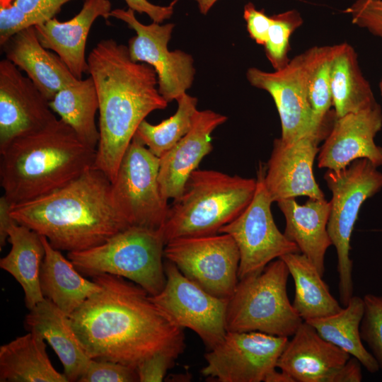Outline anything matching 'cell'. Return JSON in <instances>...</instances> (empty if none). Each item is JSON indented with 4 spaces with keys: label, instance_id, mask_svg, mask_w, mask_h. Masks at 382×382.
<instances>
[{
    "label": "cell",
    "instance_id": "obj_1",
    "mask_svg": "<svg viewBox=\"0 0 382 382\" xmlns=\"http://www.w3.org/2000/svg\"><path fill=\"white\" fill-rule=\"evenodd\" d=\"M92 279L100 289L69 316L91 359L137 369L160 352H183V329L155 304L145 289L110 274H97Z\"/></svg>",
    "mask_w": 382,
    "mask_h": 382
},
{
    "label": "cell",
    "instance_id": "obj_2",
    "mask_svg": "<svg viewBox=\"0 0 382 382\" xmlns=\"http://www.w3.org/2000/svg\"><path fill=\"white\" fill-rule=\"evenodd\" d=\"M87 62L99 102L100 139L94 166L112 182L140 123L168 103L156 87L154 69L133 61L127 46L112 38L102 40Z\"/></svg>",
    "mask_w": 382,
    "mask_h": 382
},
{
    "label": "cell",
    "instance_id": "obj_3",
    "mask_svg": "<svg viewBox=\"0 0 382 382\" xmlns=\"http://www.w3.org/2000/svg\"><path fill=\"white\" fill-rule=\"evenodd\" d=\"M10 213L18 224L68 253L98 246L131 226L114 202L111 181L94 166L53 192L12 204Z\"/></svg>",
    "mask_w": 382,
    "mask_h": 382
},
{
    "label": "cell",
    "instance_id": "obj_4",
    "mask_svg": "<svg viewBox=\"0 0 382 382\" xmlns=\"http://www.w3.org/2000/svg\"><path fill=\"white\" fill-rule=\"evenodd\" d=\"M0 183L11 204L53 192L94 166L96 149L57 119L0 150Z\"/></svg>",
    "mask_w": 382,
    "mask_h": 382
},
{
    "label": "cell",
    "instance_id": "obj_5",
    "mask_svg": "<svg viewBox=\"0 0 382 382\" xmlns=\"http://www.w3.org/2000/svg\"><path fill=\"white\" fill-rule=\"evenodd\" d=\"M256 186V179L195 170L182 194L169 205L160 228L165 244L178 238L218 233L247 207Z\"/></svg>",
    "mask_w": 382,
    "mask_h": 382
},
{
    "label": "cell",
    "instance_id": "obj_6",
    "mask_svg": "<svg viewBox=\"0 0 382 382\" xmlns=\"http://www.w3.org/2000/svg\"><path fill=\"white\" fill-rule=\"evenodd\" d=\"M165 245L160 229L132 226L98 246L69 252L67 257L84 275L122 277L155 296L166 282L163 262Z\"/></svg>",
    "mask_w": 382,
    "mask_h": 382
},
{
    "label": "cell",
    "instance_id": "obj_7",
    "mask_svg": "<svg viewBox=\"0 0 382 382\" xmlns=\"http://www.w3.org/2000/svg\"><path fill=\"white\" fill-rule=\"evenodd\" d=\"M289 274L286 263L277 258L260 272L239 279L228 299L227 331L293 336L303 320L287 295Z\"/></svg>",
    "mask_w": 382,
    "mask_h": 382
},
{
    "label": "cell",
    "instance_id": "obj_8",
    "mask_svg": "<svg viewBox=\"0 0 382 382\" xmlns=\"http://www.w3.org/2000/svg\"><path fill=\"white\" fill-rule=\"evenodd\" d=\"M324 180L332 192L327 230L337 252L340 301L345 306L353 296L352 233L363 203L382 189V173L360 158L344 169L328 170Z\"/></svg>",
    "mask_w": 382,
    "mask_h": 382
},
{
    "label": "cell",
    "instance_id": "obj_9",
    "mask_svg": "<svg viewBox=\"0 0 382 382\" xmlns=\"http://www.w3.org/2000/svg\"><path fill=\"white\" fill-rule=\"evenodd\" d=\"M160 158L133 137L111 182L114 202L129 224L160 229L169 204L158 182Z\"/></svg>",
    "mask_w": 382,
    "mask_h": 382
},
{
    "label": "cell",
    "instance_id": "obj_10",
    "mask_svg": "<svg viewBox=\"0 0 382 382\" xmlns=\"http://www.w3.org/2000/svg\"><path fill=\"white\" fill-rule=\"evenodd\" d=\"M265 168L261 163L253 199L233 221L219 233L230 235L240 254L238 279L260 272L270 262L291 253H299L276 226L271 212L273 202L265 183ZM301 253V252H300Z\"/></svg>",
    "mask_w": 382,
    "mask_h": 382
},
{
    "label": "cell",
    "instance_id": "obj_11",
    "mask_svg": "<svg viewBox=\"0 0 382 382\" xmlns=\"http://www.w3.org/2000/svg\"><path fill=\"white\" fill-rule=\"evenodd\" d=\"M164 257L187 278L219 298L229 299L239 281V250L227 233L171 240L165 245Z\"/></svg>",
    "mask_w": 382,
    "mask_h": 382
},
{
    "label": "cell",
    "instance_id": "obj_12",
    "mask_svg": "<svg viewBox=\"0 0 382 382\" xmlns=\"http://www.w3.org/2000/svg\"><path fill=\"white\" fill-rule=\"evenodd\" d=\"M246 77L253 86L266 91L273 98L281 121L283 141L292 143L307 136L323 141L328 137L336 117L324 122L316 118L308 97L303 53L272 72L251 67Z\"/></svg>",
    "mask_w": 382,
    "mask_h": 382
},
{
    "label": "cell",
    "instance_id": "obj_13",
    "mask_svg": "<svg viewBox=\"0 0 382 382\" xmlns=\"http://www.w3.org/2000/svg\"><path fill=\"white\" fill-rule=\"evenodd\" d=\"M166 282L152 301L181 328L193 330L208 350L226 332L228 299L216 297L187 278L170 261L164 262Z\"/></svg>",
    "mask_w": 382,
    "mask_h": 382
},
{
    "label": "cell",
    "instance_id": "obj_14",
    "mask_svg": "<svg viewBox=\"0 0 382 382\" xmlns=\"http://www.w3.org/2000/svg\"><path fill=\"white\" fill-rule=\"evenodd\" d=\"M110 17L124 21L136 32V35L128 42L129 56L133 61L146 63L154 69L158 91L165 100L168 103L176 100L185 93L194 80V60L190 54L182 50H168V44L175 25H161L156 22L143 24L129 8L113 9Z\"/></svg>",
    "mask_w": 382,
    "mask_h": 382
},
{
    "label": "cell",
    "instance_id": "obj_15",
    "mask_svg": "<svg viewBox=\"0 0 382 382\" xmlns=\"http://www.w3.org/2000/svg\"><path fill=\"white\" fill-rule=\"evenodd\" d=\"M288 337L257 331H227L224 340L204 358L203 376L219 382H261L277 368Z\"/></svg>",
    "mask_w": 382,
    "mask_h": 382
},
{
    "label": "cell",
    "instance_id": "obj_16",
    "mask_svg": "<svg viewBox=\"0 0 382 382\" xmlns=\"http://www.w3.org/2000/svg\"><path fill=\"white\" fill-rule=\"evenodd\" d=\"M50 101L14 64L0 61V150L54 121Z\"/></svg>",
    "mask_w": 382,
    "mask_h": 382
},
{
    "label": "cell",
    "instance_id": "obj_17",
    "mask_svg": "<svg viewBox=\"0 0 382 382\" xmlns=\"http://www.w3.org/2000/svg\"><path fill=\"white\" fill-rule=\"evenodd\" d=\"M382 127V110L374 106L336 117L318 152L320 168L339 170L352 161L366 158L375 166H382V147L374 138Z\"/></svg>",
    "mask_w": 382,
    "mask_h": 382
},
{
    "label": "cell",
    "instance_id": "obj_18",
    "mask_svg": "<svg viewBox=\"0 0 382 382\" xmlns=\"http://www.w3.org/2000/svg\"><path fill=\"white\" fill-rule=\"evenodd\" d=\"M322 140L313 136L286 143L275 139L265 172V183L272 202L306 196L324 199L313 176V166Z\"/></svg>",
    "mask_w": 382,
    "mask_h": 382
},
{
    "label": "cell",
    "instance_id": "obj_19",
    "mask_svg": "<svg viewBox=\"0 0 382 382\" xmlns=\"http://www.w3.org/2000/svg\"><path fill=\"white\" fill-rule=\"evenodd\" d=\"M226 120L211 110H197L190 131L160 157L158 182L166 199L182 194L191 173L213 149L211 134Z\"/></svg>",
    "mask_w": 382,
    "mask_h": 382
},
{
    "label": "cell",
    "instance_id": "obj_20",
    "mask_svg": "<svg viewBox=\"0 0 382 382\" xmlns=\"http://www.w3.org/2000/svg\"><path fill=\"white\" fill-rule=\"evenodd\" d=\"M110 0H85L80 11L69 21L61 22L56 17L35 25L37 38L46 49L53 51L79 80L88 74L86 45L95 21L110 17Z\"/></svg>",
    "mask_w": 382,
    "mask_h": 382
},
{
    "label": "cell",
    "instance_id": "obj_21",
    "mask_svg": "<svg viewBox=\"0 0 382 382\" xmlns=\"http://www.w3.org/2000/svg\"><path fill=\"white\" fill-rule=\"evenodd\" d=\"M350 357L303 321L288 340L277 367L290 374L296 382H326Z\"/></svg>",
    "mask_w": 382,
    "mask_h": 382
},
{
    "label": "cell",
    "instance_id": "obj_22",
    "mask_svg": "<svg viewBox=\"0 0 382 382\" xmlns=\"http://www.w3.org/2000/svg\"><path fill=\"white\" fill-rule=\"evenodd\" d=\"M1 47L6 59L23 71L49 101L79 81L56 53L41 45L35 26L17 33Z\"/></svg>",
    "mask_w": 382,
    "mask_h": 382
},
{
    "label": "cell",
    "instance_id": "obj_23",
    "mask_svg": "<svg viewBox=\"0 0 382 382\" xmlns=\"http://www.w3.org/2000/svg\"><path fill=\"white\" fill-rule=\"evenodd\" d=\"M277 204L285 217L284 236L296 244L323 276L325 255L332 245L327 230L330 202L325 198H309L301 205L295 198H290L280 200Z\"/></svg>",
    "mask_w": 382,
    "mask_h": 382
},
{
    "label": "cell",
    "instance_id": "obj_24",
    "mask_svg": "<svg viewBox=\"0 0 382 382\" xmlns=\"http://www.w3.org/2000/svg\"><path fill=\"white\" fill-rule=\"evenodd\" d=\"M25 328L40 334L52 347L68 381H78L91 358L75 333L69 316L45 298L27 314Z\"/></svg>",
    "mask_w": 382,
    "mask_h": 382
},
{
    "label": "cell",
    "instance_id": "obj_25",
    "mask_svg": "<svg viewBox=\"0 0 382 382\" xmlns=\"http://www.w3.org/2000/svg\"><path fill=\"white\" fill-rule=\"evenodd\" d=\"M42 237L45 248L40 275L42 293L69 316L98 291L100 285L83 277L69 259L54 248L46 237Z\"/></svg>",
    "mask_w": 382,
    "mask_h": 382
},
{
    "label": "cell",
    "instance_id": "obj_26",
    "mask_svg": "<svg viewBox=\"0 0 382 382\" xmlns=\"http://www.w3.org/2000/svg\"><path fill=\"white\" fill-rule=\"evenodd\" d=\"M47 345L37 332L29 331L0 347L1 382H68L50 360Z\"/></svg>",
    "mask_w": 382,
    "mask_h": 382
},
{
    "label": "cell",
    "instance_id": "obj_27",
    "mask_svg": "<svg viewBox=\"0 0 382 382\" xmlns=\"http://www.w3.org/2000/svg\"><path fill=\"white\" fill-rule=\"evenodd\" d=\"M10 252L0 260V267L21 286L25 306L30 310L45 297L40 287V270L45 255L41 235L16 223L8 230Z\"/></svg>",
    "mask_w": 382,
    "mask_h": 382
},
{
    "label": "cell",
    "instance_id": "obj_28",
    "mask_svg": "<svg viewBox=\"0 0 382 382\" xmlns=\"http://www.w3.org/2000/svg\"><path fill=\"white\" fill-rule=\"evenodd\" d=\"M330 83L337 118L358 112L377 103L371 86L360 69L357 54L347 42L335 45Z\"/></svg>",
    "mask_w": 382,
    "mask_h": 382
},
{
    "label": "cell",
    "instance_id": "obj_29",
    "mask_svg": "<svg viewBox=\"0 0 382 382\" xmlns=\"http://www.w3.org/2000/svg\"><path fill=\"white\" fill-rule=\"evenodd\" d=\"M279 258L286 263L294 279L292 306L303 321L328 316L342 309L330 294L323 275L305 255L291 253Z\"/></svg>",
    "mask_w": 382,
    "mask_h": 382
},
{
    "label": "cell",
    "instance_id": "obj_30",
    "mask_svg": "<svg viewBox=\"0 0 382 382\" xmlns=\"http://www.w3.org/2000/svg\"><path fill=\"white\" fill-rule=\"evenodd\" d=\"M364 312V299L352 296L340 311L325 317L306 320L326 341L337 346L357 359L371 374L378 371L379 366L361 342L360 324Z\"/></svg>",
    "mask_w": 382,
    "mask_h": 382
},
{
    "label": "cell",
    "instance_id": "obj_31",
    "mask_svg": "<svg viewBox=\"0 0 382 382\" xmlns=\"http://www.w3.org/2000/svg\"><path fill=\"white\" fill-rule=\"evenodd\" d=\"M50 105L83 142L97 148L100 133L95 118L99 102L91 76L59 91L50 101Z\"/></svg>",
    "mask_w": 382,
    "mask_h": 382
},
{
    "label": "cell",
    "instance_id": "obj_32",
    "mask_svg": "<svg viewBox=\"0 0 382 382\" xmlns=\"http://www.w3.org/2000/svg\"><path fill=\"white\" fill-rule=\"evenodd\" d=\"M175 113L154 125L143 120L134 137L160 158L175 146L190 129L197 109V99L186 93L177 100Z\"/></svg>",
    "mask_w": 382,
    "mask_h": 382
},
{
    "label": "cell",
    "instance_id": "obj_33",
    "mask_svg": "<svg viewBox=\"0 0 382 382\" xmlns=\"http://www.w3.org/2000/svg\"><path fill=\"white\" fill-rule=\"evenodd\" d=\"M335 45L316 46L303 52L309 103L316 118L321 122L335 117L330 112L331 67Z\"/></svg>",
    "mask_w": 382,
    "mask_h": 382
},
{
    "label": "cell",
    "instance_id": "obj_34",
    "mask_svg": "<svg viewBox=\"0 0 382 382\" xmlns=\"http://www.w3.org/2000/svg\"><path fill=\"white\" fill-rule=\"evenodd\" d=\"M268 38L265 44L267 58L274 70L284 67L290 61L288 53L292 33L301 25L303 19L296 10H289L272 16Z\"/></svg>",
    "mask_w": 382,
    "mask_h": 382
},
{
    "label": "cell",
    "instance_id": "obj_35",
    "mask_svg": "<svg viewBox=\"0 0 382 382\" xmlns=\"http://www.w3.org/2000/svg\"><path fill=\"white\" fill-rule=\"evenodd\" d=\"M363 299L364 312L359 328L361 337L382 369V296L367 294Z\"/></svg>",
    "mask_w": 382,
    "mask_h": 382
},
{
    "label": "cell",
    "instance_id": "obj_36",
    "mask_svg": "<svg viewBox=\"0 0 382 382\" xmlns=\"http://www.w3.org/2000/svg\"><path fill=\"white\" fill-rule=\"evenodd\" d=\"M79 382L139 381L137 369L120 363L91 359L79 377Z\"/></svg>",
    "mask_w": 382,
    "mask_h": 382
},
{
    "label": "cell",
    "instance_id": "obj_37",
    "mask_svg": "<svg viewBox=\"0 0 382 382\" xmlns=\"http://www.w3.org/2000/svg\"><path fill=\"white\" fill-rule=\"evenodd\" d=\"M346 12L354 24L382 40V0H357Z\"/></svg>",
    "mask_w": 382,
    "mask_h": 382
},
{
    "label": "cell",
    "instance_id": "obj_38",
    "mask_svg": "<svg viewBox=\"0 0 382 382\" xmlns=\"http://www.w3.org/2000/svg\"><path fill=\"white\" fill-rule=\"evenodd\" d=\"M34 26L14 0H0V45L21 30Z\"/></svg>",
    "mask_w": 382,
    "mask_h": 382
},
{
    "label": "cell",
    "instance_id": "obj_39",
    "mask_svg": "<svg viewBox=\"0 0 382 382\" xmlns=\"http://www.w3.org/2000/svg\"><path fill=\"white\" fill-rule=\"evenodd\" d=\"M180 354L174 351H164L146 359L137 367L139 381H162L167 371L173 365Z\"/></svg>",
    "mask_w": 382,
    "mask_h": 382
},
{
    "label": "cell",
    "instance_id": "obj_40",
    "mask_svg": "<svg viewBox=\"0 0 382 382\" xmlns=\"http://www.w3.org/2000/svg\"><path fill=\"white\" fill-rule=\"evenodd\" d=\"M71 0H14L18 7L30 18L33 25L55 17L62 6Z\"/></svg>",
    "mask_w": 382,
    "mask_h": 382
},
{
    "label": "cell",
    "instance_id": "obj_41",
    "mask_svg": "<svg viewBox=\"0 0 382 382\" xmlns=\"http://www.w3.org/2000/svg\"><path fill=\"white\" fill-rule=\"evenodd\" d=\"M243 18L250 37L257 44L264 46L268 38L272 16H267L264 9H256L253 3L248 2L244 6Z\"/></svg>",
    "mask_w": 382,
    "mask_h": 382
},
{
    "label": "cell",
    "instance_id": "obj_42",
    "mask_svg": "<svg viewBox=\"0 0 382 382\" xmlns=\"http://www.w3.org/2000/svg\"><path fill=\"white\" fill-rule=\"evenodd\" d=\"M178 0L173 1L168 6L155 5L148 0H125L128 8L139 13H146L153 22L161 23L169 19Z\"/></svg>",
    "mask_w": 382,
    "mask_h": 382
},
{
    "label": "cell",
    "instance_id": "obj_43",
    "mask_svg": "<svg viewBox=\"0 0 382 382\" xmlns=\"http://www.w3.org/2000/svg\"><path fill=\"white\" fill-rule=\"evenodd\" d=\"M361 365L357 359L350 357L328 378L326 382H360L362 380Z\"/></svg>",
    "mask_w": 382,
    "mask_h": 382
},
{
    "label": "cell",
    "instance_id": "obj_44",
    "mask_svg": "<svg viewBox=\"0 0 382 382\" xmlns=\"http://www.w3.org/2000/svg\"><path fill=\"white\" fill-rule=\"evenodd\" d=\"M11 203L4 195L0 197V248L1 249L6 244L8 240V232L9 228L17 223L11 216L10 210Z\"/></svg>",
    "mask_w": 382,
    "mask_h": 382
},
{
    "label": "cell",
    "instance_id": "obj_45",
    "mask_svg": "<svg viewBox=\"0 0 382 382\" xmlns=\"http://www.w3.org/2000/svg\"><path fill=\"white\" fill-rule=\"evenodd\" d=\"M275 369L266 375L265 382H296L294 378L286 371L282 370L277 371Z\"/></svg>",
    "mask_w": 382,
    "mask_h": 382
},
{
    "label": "cell",
    "instance_id": "obj_46",
    "mask_svg": "<svg viewBox=\"0 0 382 382\" xmlns=\"http://www.w3.org/2000/svg\"><path fill=\"white\" fill-rule=\"evenodd\" d=\"M197 2L199 11L206 15L218 0H194Z\"/></svg>",
    "mask_w": 382,
    "mask_h": 382
},
{
    "label": "cell",
    "instance_id": "obj_47",
    "mask_svg": "<svg viewBox=\"0 0 382 382\" xmlns=\"http://www.w3.org/2000/svg\"><path fill=\"white\" fill-rule=\"evenodd\" d=\"M379 88H380L381 93V96H382V79H381V81L380 82Z\"/></svg>",
    "mask_w": 382,
    "mask_h": 382
}]
</instances>
